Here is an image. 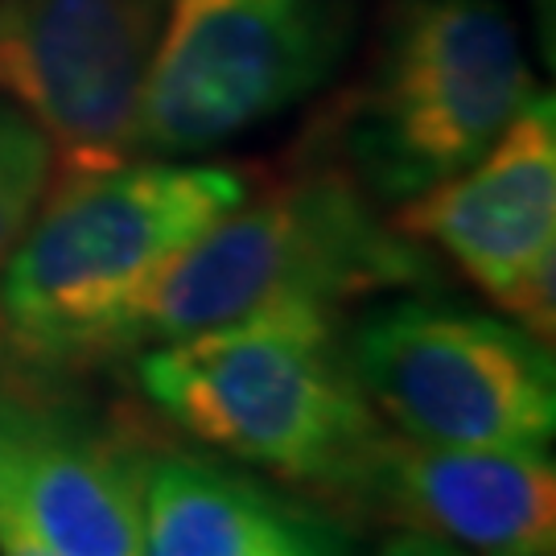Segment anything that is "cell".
<instances>
[{
	"label": "cell",
	"instance_id": "cell-14",
	"mask_svg": "<svg viewBox=\"0 0 556 556\" xmlns=\"http://www.w3.org/2000/svg\"><path fill=\"white\" fill-rule=\"evenodd\" d=\"M0 556H62V553H54V548L41 544V540H34L9 516H0Z\"/></svg>",
	"mask_w": 556,
	"mask_h": 556
},
{
	"label": "cell",
	"instance_id": "cell-4",
	"mask_svg": "<svg viewBox=\"0 0 556 556\" xmlns=\"http://www.w3.org/2000/svg\"><path fill=\"white\" fill-rule=\"evenodd\" d=\"M532 91L516 21L498 0H396L342 119L358 186L400 206L457 178Z\"/></svg>",
	"mask_w": 556,
	"mask_h": 556
},
{
	"label": "cell",
	"instance_id": "cell-12",
	"mask_svg": "<svg viewBox=\"0 0 556 556\" xmlns=\"http://www.w3.org/2000/svg\"><path fill=\"white\" fill-rule=\"evenodd\" d=\"M50 165L54 149L46 132L21 108L0 100V264L38 215L50 186Z\"/></svg>",
	"mask_w": 556,
	"mask_h": 556
},
{
	"label": "cell",
	"instance_id": "cell-13",
	"mask_svg": "<svg viewBox=\"0 0 556 556\" xmlns=\"http://www.w3.org/2000/svg\"><path fill=\"white\" fill-rule=\"evenodd\" d=\"M371 556H470L466 548H457L450 540L417 532V528H400L396 536H388Z\"/></svg>",
	"mask_w": 556,
	"mask_h": 556
},
{
	"label": "cell",
	"instance_id": "cell-8",
	"mask_svg": "<svg viewBox=\"0 0 556 556\" xmlns=\"http://www.w3.org/2000/svg\"><path fill=\"white\" fill-rule=\"evenodd\" d=\"M396 227L433 239L486 298L536 334L556 326V108L532 91L516 119L457 178L400 202Z\"/></svg>",
	"mask_w": 556,
	"mask_h": 556
},
{
	"label": "cell",
	"instance_id": "cell-7",
	"mask_svg": "<svg viewBox=\"0 0 556 556\" xmlns=\"http://www.w3.org/2000/svg\"><path fill=\"white\" fill-rule=\"evenodd\" d=\"M169 0H0V100L66 174L137 157V116Z\"/></svg>",
	"mask_w": 556,
	"mask_h": 556
},
{
	"label": "cell",
	"instance_id": "cell-1",
	"mask_svg": "<svg viewBox=\"0 0 556 556\" xmlns=\"http://www.w3.org/2000/svg\"><path fill=\"white\" fill-rule=\"evenodd\" d=\"M137 383L202 445L330 495H346L388 438L321 305H277L144 346Z\"/></svg>",
	"mask_w": 556,
	"mask_h": 556
},
{
	"label": "cell",
	"instance_id": "cell-5",
	"mask_svg": "<svg viewBox=\"0 0 556 556\" xmlns=\"http://www.w3.org/2000/svg\"><path fill=\"white\" fill-rule=\"evenodd\" d=\"M358 0H169L137 157H190L309 100L355 38Z\"/></svg>",
	"mask_w": 556,
	"mask_h": 556
},
{
	"label": "cell",
	"instance_id": "cell-3",
	"mask_svg": "<svg viewBox=\"0 0 556 556\" xmlns=\"http://www.w3.org/2000/svg\"><path fill=\"white\" fill-rule=\"evenodd\" d=\"M433 260L367 190L338 174H305L268 199L227 211L140 289L108 351H144L277 305H321L417 289Z\"/></svg>",
	"mask_w": 556,
	"mask_h": 556
},
{
	"label": "cell",
	"instance_id": "cell-9",
	"mask_svg": "<svg viewBox=\"0 0 556 556\" xmlns=\"http://www.w3.org/2000/svg\"><path fill=\"white\" fill-rule=\"evenodd\" d=\"M149 454L83 408L0 383V516L62 556H140Z\"/></svg>",
	"mask_w": 556,
	"mask_h": 556
},
{
	"label": "cell",
	"instance_id": "cell-11",
	"mask_svg": "<svg viewBox=\"0 0 556 556\" xmlns=\"http://www.w3.org/2000/svg\"><path fill=\"white\" fill-rule=\"evenodd\" d=\"M140 556H355L326 511L202 454L149 457Z\"/></svg>",
	"mask_w": 556,
	"mask_h": 556
},
{
	"label": "cell",
	"instance_id": "cell-6",
	"mask_svg": "<svg viewBox=\"0 0 556 556\" xmlns=\"http://www.w3.org/2000/svg\"><path fill=\"white\" fill-rule=\"evenodd\" d=\"M346 358L363 396L400 438L516 454L553 445V355L519 321L396 301L358 321Z\"/></svg>",
	"mask_w": 556,
	"mask_h": 556
},
{
	"label": "cell",
	"instance_id": "cell-2",
	"mask_svg": "<svg viewBox=\"0 0 556 556\" xmlns=\"http://www.w3.org/2000/svg\"><path fill=\"white\" fill-rule=\"evenodd\" d=\"M248 199L219 165L119 161L66 174L0 264V326L34 363L108 355L124 309L181 248Z\"/></svg>",
	"mask_w": 556,
	"mask_h": 556
},
{
	"label": "cell",
	"instance_id": "cell-10",
	"mask_svg": "<svg viewBox=\"0 0 556 556\" xmlns=\"http://www.w3.org/2000/svg\"><path fill=\"white\" fill-rule=\"evenodd\" d=\"M346 498L470 556H556V475L548 454L462 450L383 438Z\"/></svg>",
	"mask_w": 556,
	"mask_h": 556
}]
</instances>
